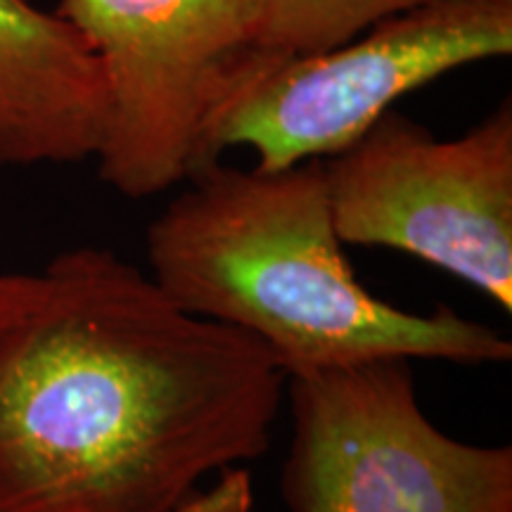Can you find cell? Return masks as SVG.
<instances>
[{
    "instance_id": "cell-2",
    "label": "cell",
    "mask_w": 512,
    "mask_h": 512,
    "mask_svg": "<svg viewBox=\"0 0 512 512\" xmlns=\"http://www.w3.org/2000/svg\"><path fill=\"white\" fill-rule=\"evenodd\" d=\"M145 235L150 278L192 316L261 342L287 375L373 358L498 366L512 342L448 306L377 299L332 223L323 159L290 169L214 162L192 174Z\"/></svg>"
},
{
    "instance_id": "cell-7",
    "label": "cell",
    "mask_w": 512,
    "mask_h": 512,
    "mask_svg": "<svg viewBox=\"0 0 512 512\" xmlns=\"http://www.w3.org/2000/svg\"><path fill=\"white\" fill-rule=\"evenodd\" d=\"M105 121V79L79 31L31 0H0V166L95 159Z\"/></svg>"
},
{
    "instance_id": "cell-10",
    "label": "cell",
    "mask_w": 512,
    "mask_h": 512,
    "mask_svg": "<svg viewBox=\"0 0 512 512\" xmlns=\"http://www.w3.org/2000/svg\"><path fill=\"white\" fill-rule=\"evenodd\" d=\"M38 290L41 273H0V330L34 302Z\"/></svg>"
},
{
    "instance_id": "cell-3",
    "label": "cell",
    "mask_w": 512,
    "mask_h": 512,
    "mask_svg": "<svg viewBox=\"0 0 512 512\" xmlns=\"http://www.w3.org/2000/svg\"><path fill=\"white\" fill-rule=\"evenodd\" d=\"M363 34L313 55L242 53L211 114L209 162L230 147H249L264 171L335 157L403 95L508 57L512 0H418Z\"/></svg>"
},
{
    "instance_id": "cell-8",
    "label": "cell",
    "mask_w": 512,
    "mask_h": 512,
    "mask_svg": "<svg viewBox=\"0 0 512 512\" xmlns=\"http://www.w3.org/2000/svg\"><path fill=\"white\" fill-rule=\"evenodd\" d=\"M415 3L418 0H261L254 48L271 55L323 53Z\"/></svg>"
},
{
    "instance_id": "cell-5",
    "label": "cell",
    "mask_w": 512,
    "mask_h": 512,
    "mask_svg": "<svg viewBox=\"0 0 512 512\" xmlns=\"http://www.w3.org/2000/svg\"><path fill=\"white\" fill-rule=\"evenodd\" d=\"M339 240L415 256L512 311V105L451 140L389 110L323 159Z\"/></svg>"
},
{
    "instance_id": "cell-6",
    "label": "cell",
    "mask_w": 512,
    "mask_h": 512,
    "mask_svg": "<svg viewBox=\"0 0 512 512\" xmlns=\"http://www.w3.org/2000/svg\"><path fill=\"white\" fill-rule=\"evenodd\" d=\"M55 12L105 79L102 181L147 200L214 164L211 114L230 67L254 48L261 0H60Z\"/></svg>"
},
{
    "instance_id": "cell-9",
    "label": "cell",
    "mask_w": 512,
    "mask_h": 512,
    "mask_svg": "<svg viewBox=\"0 0 512 512\" xmlns=\"http://www.w3.org/2000/svg\"><path fill=\"white\" fill-rule=\"evenodd\" d=\"M254 494L247 467H228L219 482L190 498L188 512H252Z\"/></svg>"
},
{
    "instance_id": "cell-11",
    "label": "cell",
    "mask_w": 512,
    "mask_h": 512,
    "mask_svg": "<svg viewBox=\"0 0 512 512\" xmlns=\"http://www.w3.org/2000/svg\"><path fill=\"white\" fill-rule=\"evenodd\" d=\"M188 503H190V501H188ZM188 503H185V505H183V508H181V510H178V512H188Z\"/></svg>"
},
{
    "instance_id": "cell-1",
    "label": "cell",
    "mask_w": 512,
    "mask_h": 512,
    "mask_svg": "<svg viewBox=\"0 0 512 512\" xmlns=\"http://www.w3.org/2000/svg\"><path fill=\"white\" fill-rule=\"evenodd\" d=\"M285 384L112 249L60 252L0 330V512H178L264 456Z\"/></svg>"
},
{
    "instance_id": "cell-4",
    "label": "cell",
    "mask_w": 512,
    "mask_h": 512,
    "mask_svg": "<svg viewBox=\"0 0 512 512\" xmlns=\"http://www.w3.org/2000/svg\"><path fill=\"white\" fill-rule=\"evenodd\" d=\"M285 387L290 512H512V446L437 430L408 358L306 370Z\"/></svg>"
}]
</instances>
